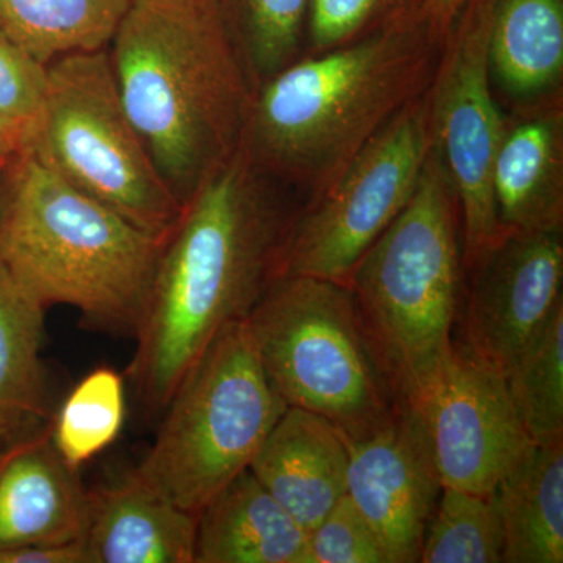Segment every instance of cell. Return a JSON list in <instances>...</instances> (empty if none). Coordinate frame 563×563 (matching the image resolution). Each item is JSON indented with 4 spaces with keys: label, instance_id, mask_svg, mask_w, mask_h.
Returning <instances> with one entry per match:
<instances>
[{
    "label": "cell",
    "instance_id": "d6986e66",
    "mask_svg": "<svg viewBox=\"0 0 563 563\" xmlns=\"http://www.w3.org/2000/svg\"><path fill=\"white\" fill-rule=\"evenodd\" d=\"M307 550L309 532L250 468L198 515L195 563H307Z\"/></svg>",
    "mask_w": 563,
    "mask_h": 563
},
{
    "label": "cell",
    "instance_id": "ffe728a7",
    "mask_svg": "<svg viewBox=\"0 0 563 563\" xmlns=\"http://www.w3.org/2000/svg\"><path fill=\"white\" fill-rule=\"evenodd\" d=\"M504 563L563 562V442L533 446L493 492Z\"/></svg>",
    "mask_w": 563,
    "mask_h": 563
},
{
    "label": "cell",
    "instance_id": "8fae6325",
    "mask_svg": "<svg viewBox=\"0 0 563 563\" xmlns=\"http://www.w3.org/2000/svg\"><path fill=\"white\" fill-rule=\"evenodd\" d=\"M431 442L443 487L492 496L536 444L515 412L501 373L457 339L402 395Z\"/></svg>",
    "mask_w": 563,
    "mask_h": 563
},
{
    "label": "cell",
    "instance_id": "ba28073f",
    "mask_svg": "<svg viewBox=\"0 0 563 563\" xmlns=\"http://www.w3.org/2000/svg\"><path fill=\"white\" fill-rule=\"evenodd\" d=\"M46 102L25 150L77 190L165 240L184 203L122 106L109 47L47 66Z\"/></svg>",
    "mask_w": 563,
    "mask_h": 563
},
{
    "label": "cell",
    "instance_id": "6da1fadb",
    "mask_svg": "<svg viewBox=\"0 0 563 563\" xmlns=\"http://www.w3.org/2000/svg\"><path fill=\"white\" fill-rule=\"evenodd\" d=\"M306 209L258 172L242 150L184 203L163 240L136 331L132 383L144 409L162 413L211 340L250 318L274 280Z\"/></svg>",
    "mask_w": 563,
    "mask_h": 563
},
{
    "label": "cell",
    "instance_id": "44dd1931",
    "mask_svg": "<svg viewBox=\"0 0 563 563\" xmlns=\"http://www.w3.org/2000/svg\"><path fill=\"white\" fill-rule=\"evenodd\" d=\"M46 310L0 263V428L11 437L49 413L41 365Z\"/></svg>",
    "mask_w": 563,
    "mask_h": 563
},
{
    "label": "cell",
    "instance_id": "9c48e42d",
    "mask_svg": "<svg viewBox=\"0 0 563 563\" xmlns=\"http://www.w3.org/2000/svg\"><path fill=\"white\" fill-rule=\"evenodd\" d=\"M429 90L399 111L343 176L306 206L285 250L280 277H320L347 285L363 255L417 190L432 150Z\"/></svg>",
    "mask_w": 563,
    "mask_h": 563
},
{
    "label": "cell",
    "instance_id": "f1b7e54d",
    "mask_svg": "<svg viewBox=\"0 0 563 563\" xmlns=\"http://www.w3.org/2000/svg\"><path fill=\"white\" fill-rule=\"evenodd\" d=\"M47 66L0 31V113L31 140L46 102Z\"/></svg>",
    "mask_w": 563,
    "mask_h": 563
},
{
    "label": "cell",
    "instance_id": "603a6c76",
    "mask_svg": "<svg viewBox=\"0 0 563 563\" xmlns=\"http://www.w3.org/2000/svg\"><path fill=\"white\" fill-rule=\"evenodd\" d=\"M310 0H209L252 92L303 55Z\"/></svg>",
    "mask_w": 563,
    "mask_h": 563
},
{
    "label": "cell",
    "instance_id": "2e32d148",
    "mask_svg": "<svg viewBox=\"0 0 563 563\" xmlns=\"http://www.w3.org/2000/svg\"><path fill=\"white\" fill-rule=\"evenodd\" d=\"M347 465L346 440L331 422L309 410L287 407L250 470L310 532L346 493Z\"/></svg>",
    "mask_w": 563,
    "mask_h": 563
},
{
    "label": "cell",
    "instance_id": "4dcf8cb0",
    "mask_svg": "<svg viewBox=\"0 0 563 563\" xmlns=\"http://www.w3.org/2000/svg\"><path fill=\"white\" fill-rule=\"evenodd\" d=\"M466 0H424V20L440 40L446 38Z\"/></svg>",
    "mask_w": 563,
    "mask_h": 563
},
{
    "label": "cell",
    "instance_id": "cb8c5ba5",
    "mask_svg": "<svg viewBox=\"0 0 563 563\" xmlns=\"http://www.w3.org/2000/svg\"><path fill=\"white\" fill-rule=\"evenodd\" d=\"M504 380L533 444L563 442V307L518 354Z\"/></svg>",
    "mask_w": 563,
    "mask_h": 563
},
{
    "label": "cell",
    "instance_id": "3957f363",
    "mask_svg": "<svg viewBox=\"0 0 563 563\" xmlns=\"http://www.w3.org/2000/svg\"><path fill=\"white\" fill-rule=\"evenodd\" d=\"M122 106L181 203L240 150L252 88L209 0H132L109 46Z\"/></svg>",
    "mask_w": 563,
    "mask_h": 563
},
{
    "label": "cell",
    "instance_id": "d4e9b609",
    "mask_svg": "<svg viewBox=\"0 0 563 563\" xmlns=\"http://www.w3.org/2000/svg\"><path fill=\"white\" fill-rule=\"evenodd\" d=\"M125 420L124 379L101 366L69 393L49 426L52 442L70 468L79 470L120 435Z\"/></svg>",
    "mask_w": 563,
    "mask_h": 563
},
{
    "label": "cell",
    "instance_id": "484cf974",
    "mask_svg": "<svg viewBox=\"0 0 563 563\" xmlns=\"http://www.w3.org/2000/svg\"><path fill=\"white\" fill-rule=\"evenodd\" d=\"M504 532L493 496L443 487L426 529L421 563H501Z\"/></svg>",
    "mask_w": 563,
    "mask_h": 563
},
{
    "label": "cell",
    "instance_id": "1f68e13d",
    "mask_svg": "<svg viewBox=\"0 0 563 563\" xmlns=\"http://www.w3.org/2000/svg\"><path fill=\"white\" fill-rule=\"evenodd\" d=\"M27 147V135L20 125L0 113V173Z\"/></svg>",
    "mask_w": 563,
    "mask_h": 563
},
{
    "label": "cell",
    "instance_id": "52a82bcc",
    "mask_svg": "<svg viewBox=\"0 0 563 563\" xmlns=\"http://www.w3.org/2000/svg\"><path fill=\"white\" fill-rule=\"evenodd\" d=\"M287 407L266 376L247 320L232 322L173 393L157 439L135 474L199 515L250 468Z\"/></svg>",
    "mask_w": 563,
    "mask_h": 563
},
{
    "label": "cell",
    "instance_id": "4316f807",
    "mask_svg": "<svg viewBox=\"0 0 563 563\" xmlns=\"http://www.w3.org/2000/svg\"><path fill=\"white\" fill-rule=\"evenodd\" d=\"M422 10L424 0H310L303 55L339 49L376 33L422 21Z\"/></svg>",
    "mask_w": 563,
    "mask_h": 563
},
{
    "label": "cell",
    "instance_id": "d6a6232c",
    "mask_svg": "<svg viewBox=\"0 0 563 563\" xmlns=\"http://www.w3.org/2000/svg\"><path fill=\"white\" fill-rule=\"evenodd\" d=\"M11 439H13V437H11L10 433L5 431V429L0 428V450H2V448L5 446V444L9 443Z\"/></svg>",
    "mask_w": 563,
    "mask_h": 563
},
{
    "label": "cell",
    "instance_id": "ac0fdd59",
    "mask_svg": "<svg viewBox=\"0 0 563 563\" xmlns=\"http://www.w3.org/2000/svg\"><path fill=\"white\" fill-rule=\"evenodd\" d=\"M198 515L132 473L90 493L84 540L90 563H195Z\"/></svg>",
    "mask_w": 563,
    "mask_h": 563
},
{
    "label": "cell",
    "instance_id": "5b68a950",
    "mask_svg": "<svg viewBox=\"0 0 563 563\" xmlns=\"http://www.w3.org/2000/svg\"><path fill=\"white\" fill-rule=\"evenodd\" d=\"M347 285L402 399L453 346L461 309V210L433 143L412 199Z\"/></svg>",
    "mask_w": 563,
    "mask_h": 563
},
{
    "label": "cell",
    "instance_id": "4fadbf2b",
    "mask_svg": "<svg viewBox=\"0 0 563 563\" xmlns=\"http://www.w3.org/2000/svg\"><path fill=\"white\" fill-rule=\"evenodd\" d=\"M346 493L372 525L388 563L420 562L442 476L417 413L402 402L391 421L354 442Z\"/></svg>",
    "mask_w": 563,
    "mask_h": 563
},
{
    "label": "cell",
    "instance_id": "5bb4252c",
    "mask_svg": "<svg viewBox=\"0 0 563 563\" xmlns=\"http://www.w3.org/2000/svg\"><path fill=\"white\" fill-rule=\"evenodd\" d=\"M77 472L55 450L49 426L0 450V550L84 539L90 493Z\"/></svg>",
    "mask_w": 563,
    "mask_h": 563
},
{
    "label": "cell",
    "instance_id": "277c9868",
    "mask_svg": "<svg viewBox=\"0 0 563 563\" xmlns=\"http://www.w3.org/2000/svg\"><path fill=\"white\" fill-rule=\"evenodd\" d=\"M163 240L96 201L24 150L2 172L0 263L46 309L135 336Z\"/></svg>",
    "mask_w": 563,
    "mask_h": 563
},
{
    "label": "cell",
    "instance_id": "e0dca14e",
    "mask_svg": "<svg viewBox=\"0 0 563 563\" xmlns=\"http://www.w3.org/2000/svg\"><path fill=\"white\" fill-rule=\"evenodd\" d=\"M488 76L504 113L563 106V0H487Z\"/></svg>",
    "mask_w": 563,
    "mask_h": 563
},
{
    "label": "cell",
    "instance_id": "7402d4cb",
    "mask_svg": "<svg viewBox=\"0 0 563 563\" xmlns=\"http://www.w3.org/2000/svg\"><path fill=\"white\" fill-rule=\"evenodd\" d=\"M132 0H0V31L43 65L106 49Z\"/></svg>",
    "mask_w": 563,
    "mask_h": 563
},
{
    "label": "cell",
    "instance_id": "836d02e7",
    "mask_svg": "<svg viewBox=\"0 0 563 563\" xmlns=\"http://www.w3.org/2000/svg\"><path fill=\"white\" fill-rule=\"evenodd\" d=\"M0 211H2V173H0Z\"/></svg>",
    "mask_w": 563,
    "mask_h": 563
},
{
    "label": "cell",
    "instance_id": "f546056e",
    "mask_svg": "<svg viewBox=\"0 0 563 563\" xmlns=\"http://www.w3.org/2000/svg\"><path fill=\"white\" fill-rule=\"evenodd\" d=\"M0 563H90L85 540L0 550Z\"/></svg>",
    "mask_w": 563,
    "mask_h": 563
},
{
    "label": "cell",
    "instance_id": "9a60e30c",
    "mask_svg": "<svg viewBox=\"0 0 563 563\" xmlns=\"http://www.w3.org/2000/svg\"><path fill=\"white\" fill-rule=\"evenodd\" d=\"M492 191L504 235L563 228V106L504 113Z\"/></svg>",
    "mask_w": 563,
    "mask_h": 563
},
{
    "label": "cell",
    "instance_id": "83f0119b",
    "mask_svg": "<svg viewBox=\"0 0 563 563\" xmlns=\"http://www.w3.org/2000/svg\"><path fill=\"white\" fill-rule=\"evenodd\" d=\"M307 563H388L383 544L344 493L309 532Z\"/></svg>",
    "mask_w": 563,
    "mask_h": 563
},
{
    "label": "cell",
    "instance_id": "30bf717a",
    "mask_svg": "<svg viewBox=\"0 0 563 563\" xmlns=\"http://www.w3.org/2000/svg\"><path fill=\"white\" fill-rule=\"evenodd\" d=\"M429 98L433 147L461 210L465 274L504 236L492 191L504 111L488 76L487 0L462 7L444 38Z\"/></svg>",
    "mask_w": 563,
    "mask_h": 563
},
{
    "label": "cell",
    "instance_id": "7a4b0ae2",
    "mask_svg": "<svg viewBox=\"0 0 563 563\" xmlns=\"http://www.w3.org/2000/svg\"><path fill=\"white\" fill-rule=\"evenodd\" d=\"M443 43L422 20L302 55L252 95L240 150L309 206L431 88Z\"/></svg>",
    "mask_w": 563,
    "mask_h": 563
},
{
    "label": "cell",
    "instance_id": "8992f818",
    "mask_svg": "<svg viewBox=\"0 0 563 563\" xmlns=\"http://www.w3.org/2000/svg\"><path fill=\"white\" fill-rule=\"evenodd\" d=\"M247 324L266 376L285 404L320 415L346 442L376 432L401 409L350 285L282 276Z\"/></svg>",
    "mask_w": 563,
    "mask_h": 563
},
{
    "label": "cell",
    "instance_id": "7c38bea8",
    "mask_svg": "<svg viewBox=\"0 0 563 563\" xmlns=\"http://www.w3.org/2000/svg\"><path fill=\"white\" fill-rule=\"evenodd\" d=\"M462 336L504 374L563 307V228L506 233L463 274Z\"/></svg>",
    "mask_w": 563,
    "mask_h": 563
}]
</instances>
